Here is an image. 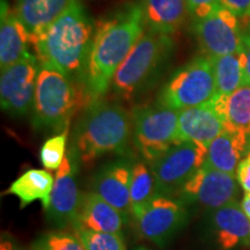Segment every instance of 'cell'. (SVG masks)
Wrapping results in <instances>:
<instances>
[{
    "mask_svg": "<svg viewBox=\"0 0 250 250\" xmlns=\"http://www.w3.org/2000/svg\"><path fill=\"white\" fill-rule=\"evenodd\" d=\"M131 134V121L120 104L95 101L90 103L74 133L78 158L89 164L108 153H123Z\"/></svg>",
    "mask_w": 250,
    "mask_h": 250,
    "instance_id": "3957f363",
    "label": "cell"
},
{
    "mask_svg": "<svg viewBox=\"0 0 250 250\" xmlns=\"http://www.w3.org/2000/svg\"><path fill=\"white\" fill-rule=\"evenodd\" d=\"M225 129L226 123L214 96L204 104L180 111L177 142H196L208 146Z\"/></svg>",
    "mask_w": 250,
    "mask_h": 250,
    "instance_id": "5bb4252c",
    "label": "cell"
},
{
    "mask_svg": "<svg viewBox=\"0 0 250 250\" xmlns=\"http://www.w3.org/2000/svg\"><path fill=\"white\" fill-rule=\"evenodd\" d=\"M243 52L246 56V85H250V24L243 31Z\"/></svg>",
    "mask_w": 250,
    "mask_h": 250,
    "instance_id": "1f68e13d",
    "label": "cell"
},
{
    "mask_svg": "<svg viewBox=\"0 0 250 250\" xmlns=\"http://www.w3.org/2000/svg\"><path fill=\"white\" fill-rule=\"evenodd\" d=\"M213 227L215 239L223 250L250 243V219L236 201L215 210Z\"/></svg>",
    "mask_w": 250,
    "mask_h": 250,
    "instance_id": "e0dca14e",
    "label": "cell"
},
{
    "mask_svg": "<svg viewBox=\"0 0 250 250\" xmlns=\"http://www.w3.org/2000/svg\"><path fill=\"white\" fill-rule=\"evenodd\" d=\"M125 218L95 191L83 195L79 213L73 228H86L96 232L121 233Z\"/></svg>",
    "mask_w": 250,
    "mask_h": 250,
    "instance_id": "2e32d148",
    "label": "cell"
},
{
    "mask_svg": "<svg viewBox=\"0 0 250 250\" xmlns=\"http://www.w3.org/2000/svg\"><path fill=\"white\" fill-rule=\"evenodd\" d=\"M94 26L76 1L51 26L31 39L41 66L55 68L83 87Z\"/></svg>",
    "mask_w": 250,
    "mask_h": 250,
    "instance_id": "7a4b0ae2",
    "label": "cell"
},
{
    "mask_svg": "<svg viewBox=\"0 0 250 250\" xmlns=\"http://www.w3.org/2000/svg\"><path fill=\"white\" fill-rule=\"evenodd\" d=\"M68 129L51 137L43 144L40 152V158L42 165L48 170H58L65 159L66 152Z\"/></svg>",
    "mask_w": 250,
    "mask_h": 250,
    "instance_id": "4316f807",
    "label": "cell"
},
{
    "mask_svg": "<svg viewBox=\"0 0 250 250\" xmlns=\"http://www.w3.org/2000/svg\"><path fill=\"white\" fill-rule=\"evenodd\" d=\"M55 176L43 169H29L9 186L5 193L17 196L20 208H23L35 201H41L44 210H48Z\"/></svg>",
    "mask_w": 250,
    "mask_h": 250,
    "instance_id": "7402d4cb",
    "label": "cell"
},
{
    "mask_svg": "<svg viewBox=\"0 0 250 250\" xmlns=\"http://www.w3.org/2000/svg\"><path fill=\"white\" fill-rule=\"evenodd\" d=\"M132 217L140 235L164 247L186 225L188 211L186 204L176 197L156 195Z\"/></svg>",
    "mask_w": 250,
    "mask_h": 250,
    "instance_id": "9c48e42d",
    "label": "cell"
},
{
    "mask_svg": "<svg viewBox=\"0 0 250 250\" xmlns=\"http://www.w3.org/2000/svg\"><path fill=\"white\" fill-rule=\"evenodd\" d=\"M144 23L147 30L170 35L191 14L187 0H143Z\"/></svg>",
    "mask_w": 250,
    "mask_h": 250,
    "instance_id": "ac0fdd59",
    "label": "cell"
},
{
    "mask_svg": "<svg viewBox=\"0 0 250 250\" xmlns=\"http://www.w3.org/2000/svg\"><path fill=\"white\" fill-rule=\"evenodd\" d=\"M74 230L85 250H126L121 233L96 232L81 227Z\"/></svg>",
    "mask_w": 250,
    "mask_h": 250,
    "instance_id": "484cf974",
    "label": "cell"
},
{
    "mask_svg": "<svg viewBox=\"0 0 250 250\" xmlns=\"http://www.w3.org/2000/svg\"><path fill=\"white\" fill-rule=\"evenodd\" d=\"M208 146L202 143L176 144L152 164L156 195L176 197L184 184L204 165Z\"/></svg>",
    "mask_w": 250,
    "mask_h": 250,
    "instance_id": "ba28073f",
    "label": "cell"
},
{
    "mask_svg": "<svg viewBox=\"0 0 250 250\" xmlns=\"http://www.w3.org/2000/svg\"><path fill=\"white\" fill-rule=\"evenodd\" d=\"M193 30L208 57L234 54L243 49V31L237 17L221 5L204 17L196 18Z\"/></svg>",
    "mask_w": 250,
    "mask_h": 250,
    "instance_id": "30bf717a",
    "label": "cell"
},
{
    "mask_svg": "<svg viewBox=\"0 0 250 250\" xmlns=\"http://www.w3.org/2000/svg\"><path fill=\"white\" fill-rule=\"evenodd\" d=\"M131 167L126 161H116L104 166L93 181V189L104 201L121 212L125 220L132 215L130 197Z\"/></svg>",
    "mask_w": 250,
    "mask_h": 250,
    "instance_id": "9a60e30c",
    "label": "cell"
},
{
    "mask_svg": "<svg viewBox=\"0 0 250 250\" xmlns=\"http://www.w3.org/2000/svg\"><path fill=\"white\" fill-rule=\"evenodd\" d=\"M237 192L235 175L215 169L205 161L199 170L184 184L176 198L186 205L197 204L218 210L235 201Z\"/></svg>",
    "mask_w": 250,
    "mask_h": 250,
    "instance_id": "7c38bea8",
    "label": "cell"
},
{
    "mask_svg": "<svg viewBox=\"0 0 250 250\" xmlns=\"http://www.w3.org/2000/svg\"><path fill=\"white\" fill-rule=\"evenodd\" d=\"M226 127L250 134V85H243L228 96L215 95Z\"/></svg>",
    "mask_w": 250,
    "mask_h": 250,
    "instance_id": "cb8c5ba5",
    "label": "cell"
},
{
    "mask_svg": "<svg viewBox=\"0 0 250 250\" xmlns=\"http://www.w3.org/2000/svg\"><path fill=\"white\" fill-rule=\"evenodd\" d=\"M188 6H189L191 14L196 18H202L208 14L218 6H220L219 0H187Z\"/></svg>",
    "mask_w": 250,
    "mask_h": 250,
    "instance_id": "f1b7e54d",
    "label": "cell"
},
{
    "mask_svg": "<svg viewBox=\"0 0 250 250\" xmlns=\"http://www.w3.org/2000/svg\"><path fill=\"white\" fill-rule=\"evenodd\" d=\"M237 181L246 193H250V151L246 158L240 162L236 171Z\"/></svg>",
    "mask_w": 250,
    "mask_h": 250,
    "instance_id": "4dcf8cb0",
    "label": "cell"
},
{
    "mask_svg": "<svg viewBox=\"0 0 250 250\" xmlns=\"http://www.w3.org/2000/svg\"><path fill=\"white\" fill-rule=\"evenodd\" d=\"M156 196L155 179L143 162L132 166L130 182V197L132 215L143 208L153 197Z\"/></svg>",
    "mask_w": 250,
    "mask_h": 250,
    "instance_id": "d4e9b609",
    "label": "cell"
},
{
    "mask_svg": "<svg viewBox=\"0 0 250 250\" xmlns=\"http://www.w3.org/2000/svg\"><path fill=\"white\" fill-rule=\"evenodd\" d=\"M217 95L212 59L201 56L175 72L161 89L158 104L182 111L208 102Z\"/></svg>",
    "mask_w": 250,
    "mask_h": 250,
    "instance_id": "8992f818",
    "label": "cell"
},
{
    "mask_svg": "<svg viewBox=\"0 0 250 250\" xmlns=\"http://www.w3.org/2000/svg\"><path fill=\"white\" fill-rule=\"evenodd\" d=\"M0 250H19L13 242L7 241V240H2L1 245H0Z\"/></svg>",
    "mask_w": 250,
    "mask_h": 250,
    "instance_id": "836d02e7",
    "label": "cell"
},
{
    "mask_svg": "<svg viewBox=\"0 0 250 250\" xmlns=\"http://www.w3.org/2000/svg\"><path fill=\"white\" fill-rule=\"evenodd\" d=\"M144 26L140 5L122 9L96 24L83 79V90L90 103L107 93L117 68L143 35Z\"/></svg>",
    "mask_w": 250,
    "mask_h": 250,
    "instance_id": "6da1fadb",
    "label": "cell"
},
{
    "mask_svg": "<svg viewBox=\"0 0 250 250\" xmlns=\"http://www.w3.org/2000/svg\"><path fill=\"white\" fill-rule=\"evenodd\" d=\"M41 65L36 56L28 55L1 70L0 103L12 116H24L34 104L37 77Z\"/></svg>",
    "mask_w": 250,
    "mask_h": 250,
    "instance_id": "8fae6325",
    "label": "cell"
},
{
    "mask_svg": "<svg viewBox=\"0 0 250 250\" xmlns=\"http://www.w3.org/2000/svg\"><path fill=\"white\" fill-rule=\"evenodd\" d=\"M171 46L169 35L152 30L143 33L115 73V93L124 100L133 99L156 73L170 54Z\"/></svg>",
    "mask_w": 250,
    "mask_h": 250,
    "instance_id": "5b68a950",
    "label": "cell"
},
{
    "mask_svg": "<svg viewBox=\"0 0 250 250\" xmlns=\"http://www.w3.org/2000/svg\"><path fill=\"white\" fill-rule=\"evenodd\" d=\"M87 101L79 83L55 68L41 66L33 104L34 126L41 130H66L71 118Z\"/></svg>",
    "mask_w": 250,
    "mask_h": 250,
    "instance_id": "277c9868",
    "label": "cell"
},
{
    "mask_svg": "<svg viewBox=\"0 0 250 250\" xmlns=\"http://www.w3.org/2000/svg\"><path fill=\"white\" fill-rule=\"evenodd\" d=\"M134 250H148V249H146V248H143V247H140V248H137V249H134Z\"/></svg>",
    "mask_w": 250,
    "mask_h": 250,
    "instance_id": "e575fe53",
    "label": "cell"
},
{
    "mask_svg": "<svg viewBox=\"0 0 250 250\" xmlns=\"http://www.w3.org/2000/svg\"><path fill=\"white\" fill-rule=\"evenodd\" d=\"M31 36L14 12L8 9L6 2L1 4V28H0V64L2 68L29 55L28 48Z\"/></svg>",
    "mask_w": 250,
    "mask_h": 250,
    "instance_id": "d6986e66",
    "label": "cell"
},
{
    "mask_svg": "<svg viewBox=\"0 0 250 250\" xmlns=\"http://www.w3.org/2000/svg\"><path fill=\"white\" fill-rule=\"evenodd\" d=\"M30 250H85L77 235L51 232L37 239Z\"/></svg>",
    "mask_w": 250,
    "mask_h": 250,
    "instance_id": "83f0119b",
    "label": "cell"
},
{
    "mask_svg": "<svg viewBox=\"0 0 250 250\" xmlns=\"http://www.w3.org/2000/svg\"><path fill=\"white\" fill-rule=\"evenodd\" d=\"M217 95L228 96L246 85V56L243 49L234 54L211 57Z\"/></svg>",
    "mask_w": 250,
    "mask_h": 250,
    "instance_id": "603a6c76",
    "label": "cell"
},
{
    "mask_svg": "<svg viewBox=\"0 0 250 250\" xmlns=\"http://www.w3.org/2000/svg\"><path fill=\"white\" fill-rule=\"evenodd\" d=\"M80 195L76 181V166L68 152L57 173L51 192V201L46 211L49 221L57 227L74 226L81 204Z\"/></svg>",
    "mask_w": 250,
    "mask_h": 250,
    "instance_id": "4fadbf2b",
    "label": "cell"
},
{
    "mask_svg": "<svg viewBox=\"0 0 250 250\" xmlns=\"http://www.w3.org/2000/svg\"><path fill=\"white\" fill-rule=\"evenodd\" d=\"M77 0H18L14 13L31 39L51 26Z\"/></svg>",
    "mask_w": 250,
    "mask_h": 250,
    "instance_id": "ffe728a7",
    "label": "cell"
},
{
    "mask_svg": "<svg viewBox=\"0 0 250 250\" xmlns=\"http://www.w3.org/2000/svg\"><path fill=\"white\" fill-rule=\"evenodd\" d=\"M241 206H242L243 211H245V213L248 215L250 219V193H246V196L243 197Z\"/></svg>",
    "mask_w": 250,
    "mask_h": 250,
    "instance_id": "d6a6232c",
    "label": "cell"
},
{
    "mask_svg": "<svg viewBox=\"0 0 250 250\" xmlns=\"http://www.w3.org/2000/svg\"><path fill=\"white\" fill-rule=\"evenodd\" d=\"M180 111L161 105L143 107L133 114L134 144L146 161L153 162L177 142Z\"/></svg>",
    "mask_w": 250,
    "mask_h": 250,
    "instance_id": "52a82bcc",
    "label": "cell"
},
{
    "mask_svg": "<svg viewBox=\"0 0 250 250\" xmlns=\"http://www.w3.org/2000/svg\"><path fill=\"white\" fill-rule=\"evenodd\" d=\"M220 5L236 17L250 18V0H219Z\"/></svg>",
    "mask_w": 250,
    "mask_h": 250,
    "instance_id": "f546056e",
    "label": "cell"
},
{
    "mask_svg": "<svg viewBox=\"0 0 250 250\" xmlns=\"http://www.w3.org/2000/svg\"><path fill=\"white\" fill-rule=\"evenodd\" d=\"M248 136L241 130L226 127L208 144L206 162L215 169L236 175L240 160L248 144Z\"/></svg>",
    "mask_w": 250,
    "mask_h": 250,
    "instance_id": "44dd1931",
    "label": "cell"
}]
</instances>
